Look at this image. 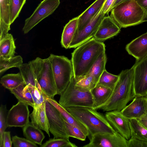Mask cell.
Returning <instances> with one entry per match:
<instances>
[{
	"mask_svg": "<svg viewBox=\"0 0 147 147\" xmlns=\"http://www.w3.org/2000/svg\"><path fill=\"white\" fill-rule=\"evenodd\" d=\"M16 47L12 35L8 33L0 40V56L10 58L14 56Z\"/></svg>",
	"mask_w": 147,
	"mask_h": 147,
	"instance_id": "cell-27",
	"label": "cell"
},
{
	"mask_svg": "<svg viewBox=\"0 0 147 147\" xmlns=\"http://www.w3.org/2000/svg\"><path fill=\"white\" fill-rule=\"evenodd\" d=\"M43 60L42 70L38 80V84L43 94L53 99L57 92L50 57Z\"/></svg>",
	"mask_w": 147,
	"mask_h": 147,
	"instance_id": "cell-13",
	"label": "cell"
},
{
	"mask_svg": "<svg viewBox=\"0 0 147 147\" xmlns=\"http://www.w3.org/2000/svg\"><path fill=\"white\" fill-rule=\"evenodd\" d=\"M12 144L10 132L5 131L3 135L2 147H11Z\"/></svg>",
	"mask_w": 147,
	"mask_h": 147,
	"instance_id": "cell-41",
	"label": "cell"
},
{
	"mask_svg": "<svg viewBox=\"0 0 147 147\" xmlns=\"http://www.w3.org/2000/svg\"><path fill=\"white\" fill-rule=\"evenodd\" d=\"M76 79L73 76L68 86L60 95L59 103L65 108L83 107L93 108L94 100L91 91L84 92L75 87Z\"/></svg>",
	"mask_w": 147,
	"mask_h": 147,
	"instance_id": "cell-6",
	"label": "cell"
},
{
	"mask_svg": "<svg viewBox=\"0 0 147 147\" xmlns=\"http://www.w3.org/2000/svg\"><path fill=\"white\" fill-rule=\"evenodd\" d=\"M46 100L53 105L59 112L65 121L75 126L82 131L87 137L89 135V131L86 127L77 120L65 108L53 99L45 95Z\"/></svg>",
	"mask_w": 147,
	"mask_h": 147,
	"instance_id": "cell-21",
	"label": "cell"
},
{
	"mask_svg": "<svg viewBox=\"0 0 147 147\" xmlns=\"http://www.w3.org/2000/svg\"><path fill=\"white\" fill-rule=\"evenodd\" d=\"M134 67L122 70L108 99L93 109L104 112L121 111L136 96L133 83Z\"/></svg>",
	"mask_w": 147,
	"mask_h": 147,
	"instance_id": "cell-1",
	"label": "cell"
},
{
	"mask_svg": "<svg viewBox=\"0 0 147 147\" xmlns=\"http://www.w3.org/2000/svg\"><path fill=\"white\" fill-rule=\"evenodd\" d=\"M134 67L133 83L136 96L147 94V57L138 61Z\"/></svg>",
	"mask_w": 147,
	"mask_h": 147,
	"instance_id": "cell-14",
	"label": "cell"
},
{
	"mask_svg": "<svg viewBox=\"0 0 147 147\" xmlns=\"http://www.w3.org/2000/svg\"><path fill=\"white\" fill-rule=\"evenodd\" d=\"M113 89L101 84H97L91 90L94 100V107L105 103L110 97Z\"/></svg>",
	"mask_w": 147,
	"mask_h": 147,
	"instance_id": "cell-24",
	"label": "cell"
},
{
	"mask_svg": "<svg viewBox=\"0 0 147 147\" xmlns=\"http://www.w3.org/2000/svg\"><path fill=\"white\" fill-rule=\"evenodd\" d=\"M121 28L110 16H105L93 38L99 41L103 42L117 34Z\"/></svg>",
	"mask_w": 147,
	"mask_h": 147,
	"instance_id": "cell-16",
	"label": "cell"
},
{
	"mask_svg": "<svg viewBox=\"0 0 147 147\" xmlns=\"http://www.w3.org/2000/svg\"><path fill=\"white\" fill-rule=\"evenodd\" d=\"M127 147H147V141L130 138L128 140Z\"/></svg>",
	"mask_w": 147,
	"mask_h": 147,
	"instance_id": "cell-40",
	"label": "cell"
},
{
	"mask_svg": "<svg viewBox=\"0 0 147 147\" xmlns=\"http://www.w3.org/2000/svg\"><path fill=\"white\" fill-rule=\"evenodd\" d=\"M110 16L121 28H126L147 21V12L136 0L121 3L111 11Z\"/></svg>",
	"mask_w": 147,
	"mask_h": 147,
	"instance_id": "cell-4",
	"label": "cell"
},
{
	"mask_svg": "<svg viewBox=\"0 0 147 147\" xmlns=\"http://www.w3.org/2000/svg\"><path fill=\"white\" fill-rule=\"evenodd\" d=\"M141 124L147 129V115L141 118L138 119Z\"/></svg>",
	"mask_w": 147,
	"mask_h": 147,
	"instance_id": "cell-44",
	"label": "cell"
},
{
	"mask_svg": "<svg viewBox=\"0 0 147 147\" xmlns=\"http://www.w3.org/2000/svg\"><path fill=\"white\" fill-rule=\"evenodd\" d=\"M129 54L134 57L136 62L147 57V32L133 40L126 45Z\"/></svg>",
	"mask_w": 147,
	"mask_h": 147,
	"instance_id": "cell-18",
	"label": "cell"
},
{
	"mask_svg": "<svg viewBox=\"0 0 147 147\" xmlns=\"http://www.w3.org/2000/svg\"><path fill=\"white\" fill-rule=\"evenodd\" d=\"M11 0H0V40L10 30V8Z\"/></svg>",
	"mask_w": 147,
	"mask_h": 147,
	"instance_id": "cell-22",
	"label": "cell"
},
{
	"mask_svg": "<svg viewBox=\"0 0 147 147\" xmlns=\"http://www.w3.org/2000/svg\"><path fill=\"white\" fill-rule=\"evenodd\" d=\"M46 111L48 120L49 131L54 138L69 140L65 121L59 112L51 104L46 100Z\"/></svg>",
	"mask_w": 147,
	"mask_h": 147,
	"instance_id": "cell-8",
	"label": "cell"
},
{
	"mask_svg": "<svg viewBox=\"0 0 147 147\" xmlns=\"http://www.w3.org/2000/svg\"><path fill=\"white\" fill-rule=\"evenodd\" d=\"M119 78V75L111 74L105 69L100 76L97 84H101L113 89Z\"/></svg>",
	"mask_w": 147,
	"mask_h": 147,
	"instance_id": "cell-33",
	"label": "cell"
},
{
	"mask_svg": "<svg viewBox=\"0 0 147 147\" xmlns=\"http://www.w3.org/2000/svg\"><path fill=\"white\" fill-rule=\"evenodd\" d=\"M116 0H106L103 7V11L105 14H108L111 11Z\"/></svg>",
	"mask_w": 147,
	"mask_h": 147,
	"instance_id": "cell-42",
	"label": "cell"
},
{
	"mask_svg": "<svg viewBox=\"0 0 147 147\" xmlns=\"http://www.w3.org/2000/svg\"><path fill=\"white\" fill-rule=\"evenodd\" d=\"M147 99V95H146V96H145Z\"/></svg>",
	"mask_w": 147,
	"mask_h": 147,
	"instance_id": "cell-46",
	"label": "cell"
},
{
	"mask_svg": "<svg viewBox=\"0 0 147 147\" xmlns=\"http://www.w3.org/2000/svg\"><path fill=\"white\" fill-rule=\"evenodd\" d=\"M41 130L30 122L23 127V132L24 136L26 139L40 146L45 137Z\"/></svg>",
	"mask_w": 147,
	"mask_h": 147,
	"instance_id": "cell-26",
	"label": "cell"
},
{
	"mask_svg": "<svg viewBox=\"0 0 147 147\" xmlns=\"http://www.w3.org/2000/svg\"><path fill=\"white\" fill-rule=\"evenodd\" d=\"M89 139V143L83 147H127L128 140L116 131L113 134H97Z\"/></svg>",
	"mask_w": 147,
	"mask_h": 147,
	"instance_id": "cell-10",
	"label": "cell"
},
{
	"mask_svg": "<svg viewBox=\"0 0 147 147\" xmlns=\"http://www.w3.org/2000/svg\"><path fill=\"white\" fill-rule=\"evenodd\" d=\"M19 101H22L33 108L34 103L31 94L25 82L16 88L9 90Z\"/></svg>",
	"mask_w": 147,
	"mask_h": 147,
	"instance_id": "cell-25",
	"label": "cell"
},
{
	"mask_svg": "<svg viewBox=\"0 0 147 147\" xmlns=\"http://www.w3.org/2000/svg\"><path fill=\"white\" fill-rule=\"evenodd\" d=\"M106 0H96L78 17V24L76 32L80 31L89 22L103 6Z\"/></svg>",
	"mask_w": 147,
	"mask_h": 147,
	"instance_id": "cell-20",
	"label": "cell"
},
{
	"mask_svg": "<svg viewBox=\"0 0 147 147\" xmlns=\"http://www.w3.org/2000/svg\"><path fill=\"white\" fill-rule=\"evenodd\" d=\"M43 61L37 57L28 63H23L19 68L26 85L36 87L41 91L38 80L42 73Z\"/></svg>",
	"mask_w": 147,
	"mask_h": 147,
	"instance_id": "cell-11",
	"label": "cell"
},
{
	"mask_svg": "<svg viewBox=\"0 0 147 147\" xmlns=\"http://www.w3.org/2000/svg\"><path fill=\"white\" fill-rule=\"evenodd\" d=\"M27 86L31 94L34 103L33 109L38 108L46 100L44 94L37 87L30 85Z\"/></svg>",
	"mask_w": 147,
	"mask_h": 147,
	"instance_id": "cell-36",
	"label": "cell"
},
{
	"mask_svg": "<svg viewBox=\"0 0 147 147\" xmlns=\"http://www.w3.org/2000/svg\"><path fill=\"white\" fill-rule=\"evenodd\" d=\"M75 88L84 92L91 91L98 84V82L92 75H86L75 78Z\"/></svg>",
	"mask_w": 147,
	"mask_h": 147,
	"instance_id": "cell-28",
	"label": "cell"
},
{
	"mask_svg": "<svg viewBox=\"0 0 147 147\" xmlns=\"http://www.w3.org/2000/svg\"><path fill=\"white\" fill-rule=\"evenodd\" d=\"M105 52V44L93 38L76 47L71 53V59L74 77L87 74L99 56Z\"/></svg>",
	"mask_w": 147,
	"mask_h": 147,
	"instance_id": "cell-2",
	"label": "cell"
},
{
	"mask_svg": "<svg viewBox=\"0 0 147 147\" xmlns=\"http://www.w3.org/2000/svg\"><path fill=\"white\" fill-rule=\"evenodd\" d=\"M103 6L82 30L76 33L69 48H76L93 38L102 19L106 15L103 11Z\"/></svg>",
	"mask_w": 147,
	"mask_h": 147,
	"instance_id": "cell-9",
	"label": "cell"
},
{
	"mask_svg": "<svg viewBox=\"0 0 147 147\" xmlns=\"http://www.w3.org/2000/svg\"><path fill=\"white\" fill-rule=\"evenodd\" d=\"M129 119H139L147 115V99L145 96H136L129 105L121 111Z\"/></svg>",
	"mask_w": 147,
	"mask_h": 147,
	"instance_id": "cell-17",
	"label": "cell"
},
{
	"mask_svg": "<svg viewBox=\"0 0 147 147\" xmlns=\"http://www.w3.org/2000/svg\"><path fill=\"white\" fill-rule=\"evenodd\" d=\"M7 114L6 106L1 105L0 108V147H2L3 134L7 127Z\"/></svg>",
	"mask_w": 147,
	"mask_h": 147,
	"instance_id": "cell-38",
	"label": "cell"
},
{
	"mask_svg": "<svg viewBox=\"0 0 147 147\" xmlns=\"http://www.w3.org/2000/svg\"><path fill=\"white\" fill-rule=\"evenodd\" d=\"M24 82L20 72L6 74L1 78L0 83L5 88L10 90L15 88Z\"/></svg>",
	"mask_w": 147,
	"mask_h": 147,
	"instance_id": "cell-31",
	"label": "cell"
},
{
	"mask_svg": "<svg viewBox=\"0 0 147 147\" xmlns=\"http://www.w3.org/2000/svg\"><path fill=\"white\" fill-rule=\"evenodd\" d=\"M57 90L61 95L66 89L74 76L71 60L64 56L51 54L49 57Z\"/></svg>",
	"mask_w": 147,
	"mask_h": 147,
	"instance_id": "cell-5",
	"label": "cell"
},
{
	"mask_svg": "<svg viewBox=\"0 0 147 147\" xmlns=\"http://www.w3.org/2000/svg\"><path fill=\"white\" fill-rule=\"evenodd\" d=\"M26 0H11L10 13V23L12 24L18 16Z\"/></svg>",
	"mask_w": 147,
	"mask_h": 147,
	"instance_id": "cell-35",
	"label": "cell"
},
{
	"mask_svg": "<svg viewBox=\"0 0 147 147\" xmlns=\"http://www.w3.org/2000/svg\"><path fill=\"white\" fill-rule=\"evenodd\" d=\"M65 109L86 127L89 134V138L97 134H113L116 132L105 115L97 110L83 107H69Z\"/></svg>",
	"mask_w": 147,
	"mask_h": 147,
	"instance_id": "cell-3",
	"label": "cell"
},
{
	"mask_svg": "<svg viewBox=\"0 0 147 147\" xmlns=\"http://www.w3.org/2000/svg\"><path fill=\"white\" fill-rule=\"evenodd\" d=\"M12 143L14 147H37L36 144L28 139L20 137L17 136L12 138Z\"/></svg>",
	"mask_w": 147,
	"mask_h": 147,
	"instance_id": "cell-39",
	"label": "cell"
},
{
	"mask_svg": "<svg viewBox=\"0 0 147 147\" xmlns=\"http://www.w3.org/2000/svg\"><path fill=\"white\" fill-rule=\"evenodd\" d=\"M30 117L31 123L45 131L50 137L49 125L46 111V100L38 108L33 109Z\"/></svg>",
	"mask_w": 147,
	"mask_h": 147,
	"instance_id": "cell-19",
	"label": "cell"
},
{
	"mask_svg": "<svg viewBox=\"0 0 147 147\" xmlns=\"http://www.w3.org/2000/svg\"><path fill=\"white\" fill-rule=\"evenodd\" d=\"M129 0H116L112 7V9L118 4L123 2Z\"/></svg>",
	"mask_w": 147,
	"mask_h": 147,
	"instance_id": "cell-45",
	"label": "cell"
},
{
	"mask_svg": "<svg viewBox=\"0 0 147 147\" xmlns=\"http://www.w3.org/2000/svg\"><path fill=\"white\" fill-rule=\"evenodd\" d=\"M41 147H77L75 144L70 142L69 140L64 138L50 139L42 144Z\"/></svg>",
	"mask_w": 147,
	"mask_h": 147,
	"instance_id": "cell-34",
	"label": "cell"
},
{
	"mask_svg": "<svg viewBox=\"0 0 147 147\" xmlns=\"http://www.w3.org/2000/svg\"><path fill=\"white\" fill-rule=\"evenodd\" d=\"M65 121L67 134L69 137H72L82 141H84L87 137L80 129Z\"/></svg>",
	"mask_w": 147,
	"mask_h": 147,
	"instance_id": "cell-37",
	"label": "cell"
},
{
	"mask_svg": "<svg viewBox=\"0 0 147 147\" xmlns=\"http://www.w3.org/2000/svg\"><path fill=\"white\" fill-rule=\"evenodd\" d=\"M107 61L106 55L105 52L99 56L87 74L92 76L98 83L100 76L106 69Z\"/></svg>",
	"mask_w": 147,
	"mask_h": 147,
	"instance_id": "cell-30",
	"label": "cell"
},
{
	"mask_svg": "<svg viewBox=\"0 0 147 147\" xmlns=\"http://www.w3.org/2000/svg\"><path fill=\"white\" fill-rule=\"evenodd\" d=\"M60 4V0H43L31 15L26 19L22 31L28 32L43 20L52 14Z\"/></svg>",
	"mask_w": 147,
	"mask_h": 147,
	"instance_id": "cell-7",
	"label": "cell"
},
{
	"mask_svg": "<svg viewBox=\"0 0 147 147\" xmlns=\"http://www.w3.org/2000/svg\"><path fill=\"white\" fill-rule=\"evenodd\" d=\"M30 117L28 105L18 101L12 106L7 114V127H23L30 123Z\"/></svg>",
	"mask_w": 147,
	"mask_h": 147,
	"instance_id": "cell-12",
	"label": "cell"
},
{
	"mask_svg": "<svg viewBox=\"0 0 147 147\" xmlns=\"http://www.w3.org/2000/svg\"><path fill=\"white\" fill-rule=\"evenodd\" d=\"M131 138L147 141V129L136 119H130Z\"/></svg>",
	"mask_w": 147,
	"mask_h": 147,
	"instance_id": "cell-29",
	"label": "cell"
},
{
	"mask_svg": "<svg viewBox=\"0 0 147 147\" xmlns=\"http://www.w3.org/2000/svg\"><path fill=\"white\" fill-rule=\"evenodd\" d=\"M137 3L147 12V0H136Z\"/></svg>",
	"mask_w": 147,
	"mask_h": 147,
	"instance_id": "cell-43",
	"label": "cell"
},
{
	"mask_svg": "<svg viewBox=\"0 0 147 147\" xmlns=\"http://www.w3.org/2000/svg\"><path fill=\"white\" fill-rule=\"evenodd\" d=\"M105 117L115 131L127 140L131 138L130 119L124 116L121 111L106 112Z\"/></svg>",
	"mask_w": 147,
	"mask_h": 147,
	"instance_id": "cell-15",
	"label": "cell"
},
{
	"mask_svg": "<svg viewBox=\"0 0 147 147\" xmlns=\"http://www.w3.org/2000/svg\"></svg>",
	"mask_w": 147,
	"mask_h": 147,
	"instance_id": "cell-47",
	"label": "cell"
},
{
	"mask_svg": "<svg viewBox=\"0 0 147 147\" xmlns=\"http://www.w3.org/2000/svg\"><path fill=\"white\" fill-rule=\"evenodd\" d=\"M78 24L77 17L70 20L64 27L61 42L62 47L65 49L69 48L70 44L76 31Z\"/></svg>",
	"mask_w": 147,
	"mask_h": 147,
	"instance_id": "cell-23",
	"label": "cell"
},
{
	"mask_svg": "<svg viewBox=\"0 0 147 147\" xmlns=\"http://www.w3.org/2000/svg\"><path fill=\"white\" fill-rule=\"evenodd\" d=\"M23 63L22 58L20 55L14 56L10 58L0 56V74L11 68H19Z\"/></svg>",
	"mask_w": 147,
	"mask_h": 147,
	"instance_id": "cell-32",
	"label": "cell"
}]
</instances>
